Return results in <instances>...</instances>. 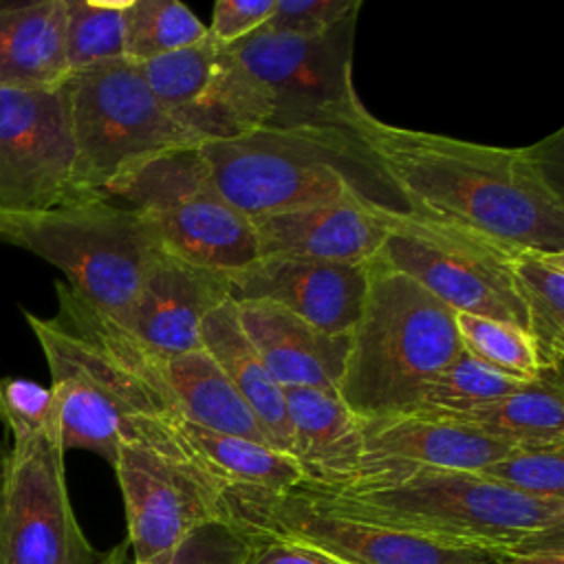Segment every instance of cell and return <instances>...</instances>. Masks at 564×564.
Returning <instances> with one entry per match:
<instances>
[{"label":"cell","mask_w":564,"mask_h":564,"mask_svg":"<svg viewBox=\"0 0 564 564\" xmlns=\"http://www.w3.org/2000/svg\"><path fill=\"white\" fill-rule=\"evenodd\" d=\"M350 128L412 216L480 234L513 251L564 253L562 130L527 148H496L399 128L366 106Z\"/></svg>","instance_id":"6da1fadb"},{"label":"cell","mask_w":564,"mask_h":564,"mask_svg":"<svg viewBox=\"0 0 564 564\" xmlns=\"http://www.w3.org/2000/svg\"><path fill=\"white\" fill-rule=\"evenodd\" d=\"M55 317L24 313L51 372L64 452L88 449L115 465L137 421L174 414L145 348L66 282L55 284Z\"/></svg>","instance_id":"7a4b0ae2"},{"label":"cell","mask_w":564,"mask_h":564,"mask_svg":"<svg viewBox=\"0 0 564 564\" xmlns=\"http://www.w3.org/2000/svg\"><path fill=\"white\" fill-rule=\"evenodd\" d=\"M295 489L315 507L496 553L564 546V500L531 498L474 471L410 469L344 489Z\"/></svg>","instance_id":"3957f363"},{"label":"cell","mask_w":564,"mask_h":564,"mask_svg":"<svg viewBox=\"0 0 564 564\" xmlns=\"http://www.w3.org/2000/svg\"><path fill=\"white\" fill-rule=\"evenodd\" d=\"M198 148L218 194L247 218L337 203L386 218L412 214L350 126H262Z\"/></svg>","instance_id":"277c9868"},{"label":"cell","mask_w":564,"mask_h":564,"mask_svg":"<svg viewBox=\"0 0 564 564\" xmlns=\"http://www.w3.org/2000/svg\"><path fill=\"white\" fill-rule=\"evenodd\" d=\"M460 350L447 304L403 273L368 264L337 394L359 421L412 414Z\"/></svg>","instance_id":"5b68a950"},{"label":"cell","mask_w":564,"mask_h":564,"mask_svg":"<svg viewBox=\"0 0 564 564\" xmlns=\"http://www.w3.org/2000/svg\"><path fill=\"white\" fill-rule=\"evenodd\" d=\"M0 240L57 267L73 293L119 324L161 249L148 220L110 196L70 200L40 214H11Z\"/></svg>","instance_id":"8992f818"},{"label":"cell","mask_w":564,"mask_h":564,"mask_svg":"<svg viewBox=\"0 0 564 564\" xmlns=\"http://www.w3.org/2000/svg\"><path fill=\"white\" fill-rule=\"evenodd\" d=\"M75 145V194L106 189L143 161L200 145L172 121L150 90L141 66L128 57L73 70L64 82Z\"/></svg>","instance_id":"52a82bcc"},{"label":"cell","mask_w":564,"mask_h":564,"mask_svg":"<svg viewBox=\"0 0 564 564\" xmlns=\"http://www.w3.org/2000/svg\"><path fill=\"white\" fill-rule=\"evenodd\" d=\"M106 196L139 212L161 247L187 262L229 273L258 258L251 220L218 194L198 145L143 161Z\"/></svg>","instance_id":"ba28073f"},{"label":"cell","mask_w":564,"mask_h":564,"mask_svg":"<svg viewBox=\"0 0 564 564\" xmlns=\"http://www.w3.org/2000/svg\"><path fill=\"white\" fill-rule=\"evenodd\" d=\"M167 416L137 421L112 465L134 564H170L194 529L220 520L223 485L187 454Z\"/></svg>","instance_id":"9c48e42d"},{"label":"cell","mask_w":564,"mask_h":564,"mask_svg":"<svg viewBox=\"0 0 564 564\" xmlns=\"http://www.w3.org/2000/svg\"><path fill=\"white\" fill-rule=\"evenodd\" d=\"M220 520L306 544L341 564H500L511 555L330 513L311 505L295 487L275 494L223 485Z\"/></svg>","instance_id":"30bf717a"},{"label":"cell","mask_w":564,"mask_h":564,"mask_svg":"<svg viewBox=\"0 0 564 564\" xmlns=\"http://www.w3.org/2000/svg\"><path fill=\"white\" fill-rule=\"evenodd\" d=\"M513 253L480 234L410 214L390 220L368 264L416 280L454 313L505 322L527 333L513 280Z\"/></svg>","instance_id":"8fae6325"},{"label":"cell","mask_w":564,"mask_h":564,"mask_svg":"<svg viewBox=\"0 0 564 564\" xmlns=\"http://www.w3.org/2000/svg\"><path fill=\"white\" fill-rule=\"evenodd\" d=\"M0 542L4 564H99L73 513L59 432L0 443Z\"/></svg>","instance_id":"7c38bea8"},{"label":"cell","mask_w":564,"mask_h":564,"mask_svg":"<svg viewBox=\"0 0 564 564\" xmlns=\"http://www.w3.org/2000/svg\"><path fill=\"white\" fill-rule=\"evenodd\" d=\"M357 13L315 37L258 31L231 44L238 59L271 90L267 126H350L364 108L352 84Z\"/></svg>","instance_id":"4fadbf2b"},{"label":"cell","mask_w":564,"mask_h":564,"mask_svg":"<svg viewBox=\"0 0 564 564\" xmlns=\"http://www.w3.org/2000/svg\"><path fill=\"white\" fill-rule=\"evenodd\" d=\"M139 66L172 121L198 143L249 134L273 117L271 90L209 35Z\"/></svg>","instance_id":"5bb4252c"},{"label":"cell","mask_w":564,"mask_h":564,"mask_svg":"<svg viewBox=\"0 0 564 564\" xmlns=\"http://www.w3.org/2000/svg\"><path fill=\"white\" fill-rule=\"evenodd\" d=\"M75 194V145L66 93L0 88V212L40 214Z\"/></svg>","instance_id":"9a60e30c"},{"label":"cell","mask_w":564,"mask_h":564,"mask_svg":"<svg viewBox=\"0 0 564 564\" xmlns=\"http://www.w3.org/2000/svg\"><path fill=\"white\" fill-rule=\"evenodd\" d=\"M229 300L271 302L330 335H350L368 286V264L258 258L227 273Z\"/></svg>","instance_id":"2e32d148"},{"label":"cell","mask_w":564,"mask_h":564,"mask_svg":"<svg viewBox=\"0 0 564 564\" xmlns=\"http://www.w3.org/2000/svg\"><path fill=\"white\" fill-rule=\"evenodd\" d=\"M225 300L227 273L187 262L161 247L121 326L159 355L200 350L203 317Z\"/></svg>","instance_id":"e0dca14e"},{"label":"cell","mask_w":564,"mask_h":564,"mask_svg":"<svg viewBox=\"0 0 564 564\" xmlns=\"http://www.w3.org/2000/svg\"><path fill=\"white\" fill-rule=\"evenodd\" d=\"M509 449L513 447L471 427L423 414L361 421V467L357 480L410 469L476 474Z\"/></svg>","instance_id":"ac0fdd59"},{"label":"cell","mask_w":564,"mask_h":564,"mask_svg":"<svg viewBox=\"0 0 564 564\" xmlns=\"http://www.w3.org/2000/svg\"><path fill=\"white\" fill-rule=\"evenodd\" d=\"M249 220L256 234L258 258L368 264L394 218L355 203H337Z\"/></svg>","instance_id":"d6986e66"},{"label":"cell","mask_w":564,"mask_h":564,"mask_svg":"<svg viewBox=\"0 0 564 564\" xmlns=\"http://www.w3.org/2000/svg\"><path fill=\"white\" fill-rule=\"evenodd\" d=\"M238 319L267 366L284 388L337 392L350 335H330L271 302H236Z\"/></svg>","instance_id":"ffe728a7"},{"label":"cell","mask_w":564,"mask_h":564,"mask_svg":"<svg viewBox=\"0 0 564 564\" xmlns=\"http://www.w3.org/2000/svg\"><path fill=\"white\" fill-rule=\"evenodd\" d=\"M291 456L302 482L319 489L352 485L361 467V421L337 392L284 388Z\"/></svg>","instance_id":"44dd1931"},{"label":"cell","mask_w":564,"mask_h":564,"mask_svg":"<svg viewBox=\"0 0 564 564\" xmlns=\"http://www.w3.org/2000/svg\"><path fill=\"white\" fill-rule=\"evenodd\" d=\"M154 370L174 414L181 419L214 432L271 445L256 414L203 348L183 355L154 352Z\"/></svg>","instance_id":"7402d4cb"},{"label":"cell","mask_w":564,"mask_h":564,"mask_svg":"<svg viewBox=\"0 0 564 564\" xmlns=\"http://www.w3.org/2000/svg\"><path fill=\"white\" fill-rule=\"evenodd\" d=\"M68 75L64 0L0 2V88H51Z\"/></svg>","instance_id":"603a6c76"},{"label":"cell","mask_w":564,"mask_h":564,"mask_svg":"<svg viewBox=\"0 0 564 564\" xmlns=\"http://www.w3.org/2000/svg\"><path fill=\"white\" fill-rule=\"evenodd\" d=\"M203 350L227 375L236 392L264 427L271 445L291 456V427L284 390L273 381L253 344L249 341L234 300L220 302L200 324ZM293 458V456H291Z\"/></svg>","instance_id":"cb8c5ba5"},{"label":"cell","mask_w":564,"mask_h":564,"mask_svg":"<svg viewBox=\"0 0 564 564\" xmlns=\"http://www.w3.org/2000/svg\"><path fill=\"white\" fill-rule=\"evenodd\" d=\"M423 416L460 423L507 447L564 445L562 370H540L533 381L478 408Z\"/></svg>","instance_id":"d4e9b609"},{"label":"cell","mask_w":564,"mask_h":564,"mask_svg":"<svg viewBox=\"0 0 564 564\" xmlns=\"http://www.w3.org/2000/svg\"><path fill=\"white\" fill-rule=\"evenodd\" d=\"M167 423L187 454L198 460L220 485L253 487L264 491H289L302 482L297 463L264 443L214 432L170 414Z\"/></svg>","instance_id":"484cf974"},{"label":"cell","mask_w":564,"mask_h":564,"mask_svg":"<svg viewBox=\"0 0 564 564\" xmlns=\"http://www.w3.org/2000/svg\"><path fill=\"white\" fill-rule=\"evenodd\" d=\"M513 280L527 319L538 370H562L564 361V253L520 249Z\"/></svg>","instance_id":"4316f807"},{"label":"cell","mask_w":564,"mask_h":564,"mask_svg":"<svg viewBox=\"0 0 564 564\" xmlns=\"http://www.w3.org/2000/svg\"><path fill=\"white\" fill-rule=\"evenodd\" d=\"M207 37V26L178 0H130L126 57L143 64Z\"/></svg>","instance_id":"83f0119b"},{"label":"cell","mask_w":564,"mask_h":564,"mask_svg":"<svg viewBox=\"0 0 564 564\" xmlns=\"http://www.w3.org/2000/svg\"><path fill=\"white\" fill-rule=\"evenodd\" d=\"M130 0H64L68 70L126 57Z\"/></svg>","instance_id":"f1b7e54d"},{"label":"cell","mask_w":564,"mask_h":564,"mask_svg":"<svg viewBox=\"0 0 564 564\" xmlns=\"http://www.w3.org/2000/svg\"><path fill=\"white\" fill-rule=\"evenodd\" d=\"M456 328L463 350L491 370L516 381L538 377L540 370L524 330L469 313H456Z\"/></svg>","instance_id":"f546056e"},{"label":"cell","mask_w":564,"mask_h":564,"mask_svg":"<svg viewBox=\"0 0 564 564\" xmlns=\"http://www.w3.org/2000/svg\"><path fill=\"white\" fill-rule=\"evenodd\" d=\"M524 383L527 381H516L491 370L469 352L460 350V355L438 375L412 414L465 412L505 397Z\"/></svg>","instance_id":"4dcf8cb0"},{"label":"cell","mask_w":564,"mask_h":564,"mask_svg":"<svg viewBox=\"0 0 564 564\" xmlns=\"http://www.w3.org/2000/svg\"><path fill=\"white\" fill-rule=\"evenodd\" d=\"M476 474L531 498L564 500V445L513 447Z\"/></svg>","instance_id":"1f68e13d"},{"label":"cell","mask_w":564,"mask_h":564,"mask_svg":"<svg viewBox=\"0 0 564 564\" xmlns=\"http://www.w3.org/2000/svg\"><path fill=\"white\" fill-rule=\"evenodd\" d=\"M0 421L13 445L42 432H59L51 388L22 377H0Z\"/></svg>","instance_id":"d6a6232c"},{"label":"cell","mask_w":564,"mask_h":564,"mask_svg":"<svg viewBox=\"0 0 564 564\" xmlns=\"http://www.w3.org/2000/svg\"><path fill=\"white\" fill-rule=\"evenodd\" d=\"M359 0H275V7L260 31L297 37H315L359 13Z\"/></svg>","instance_id":"836d02e7"},{"label":"cell","mask_w":564,"mask_h":564,"mask_svg":"<svg viewBox=\"0 0 564 564\" xmlns=\"http://www.w3.org/2000/svg\"><path fill=\"white\" fill-rule=\"evenodd\" d=\"M242 535L227 522L214 520L194 529L174 551L170 564H240Z\"/></svg>","instance_id":"e575fe53"},{"label":"cell","mask_w":564,"mask_h":564,"mask_svg":"<svg viewBox=\"0 0 564 564\" xmlns=\"http://www.w3.org/2000/svg\"><path fill=\"white\" fill-rule=\"evenodd\" d=\"M273 7L275 0H216L207 35L223 46L242 42L264 26Z\"/></svg>","instance_id":"d590c367"},{"label":"cell","mask_w":564,"mask_h":564,"mask_svg":"<svg viewBox=\"0 0 564 564\" xmlns=\"http://www.w3.org/2000/svg\"><path fill=\"white\" fill-rule=\"evenodd\" d=\"M234 529L245 540L240 564H341L317 549H311L306 544H300L273 533L240 529V527H234Z\"/></svg>","instance_id":"8d00e7d4"},{"label":"cell","mask_w":564,"mask_h":564,"mask_svg":"<svg viewBox=\"0 0 564 564\" xmlns=\"http://www.w3.org/2000/svg\"><path fill=\"white\" fill-rule=\"evenodd\" d=\"M500 564H564V546L511 553Z\"/></svg>","instance_id":"74e56055"},{"label":"cell","mask_w":564,"mask_h":564,"mask_svg":"<svg viewBox=\"0 0 564 564\" xmlns=\"http://www.w3.org/2000/svg\"><path fill=\"white\" fill-rule=\"evenodd\" d=\"M126 551H128V540L112 546L110 551L104 553V560L99 564H123L126 562Z\"/></svg>","instance_id":"f35d334b"},{"label":"cell","mask_w":564,"mask_h":564,"mask_svg":"<svg viewBox=\"0 0 564 564\" xmlns=\"http://www.w3.org/2000/svg\"><path fill=\"white\" fill-rule=\"evenodd\" d=\"M9 225H11V214H4V212H0V238L4 236V231L9 229Z\"/></svg>","instance_id":"ab89813d"},{"label":"cell","mask_w":564,"mask_h":564,"mask_svg":"<svg viewBox=\"0 0 564 564\" xmlns=\"http://www.w3.org/2000/svg\"><path fill=\"white\" fill-rule=\"evenodd\" d=\"M0 564H4V553H2V542H0Z\"/></svg>","instance_id":"60d3db41"}]
</instances>
